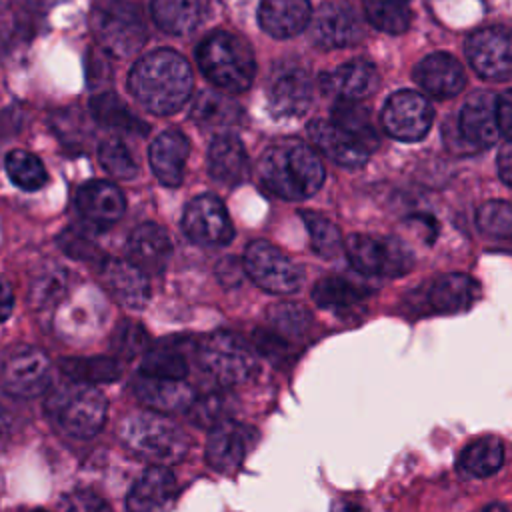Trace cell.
Here are the masks:
<instances>
[{
    "instance_id": "1",
    "label": "cell",
    "mask_w": 512,
    "mask_h": 512,
    "mask_svg": "<svg viewBox=\"0 0 512 512\" xmlns=\"http://www.w3.org/2000/svg\"><path fill=\"white\" fill-rule=\"evenodd\" d=\"M128 88L148 112L172 114L192 92V72L178 52L154 50L134 64Z\"/></svg>"
},
{
    "instance_id": "2",
    "label": "cell",
    "mask_w": 512,
    "mask_h": 512,
    "mask_svg": "<svg viewBox=\"0 0 512 512\" xmlns=\"http://www.w3.org/2000/svg\"><path fill=\"white\" fill-rule=\"evenodd\" d=\"M258 178L268 192L284 200H304L324 184V166L310 146L288 140L266 148L258 162Z\"/></svg>"
},
{
    "instance_id": "3",
    "label": "cell",
    "mask_w": 512,
    "mask_h": 512,
    "mask_svg": "<svg viewBox=\"0 0 512 512\" xmlns=\"http://www.w3.org/2000/svg\"><path fill=\"white\" fill-rule=\"evenodd\" d=\"M124 446L154 464H174L188 450L186 432L160 412H136L120 426Z\"/></svg>"
},
{
    "instance_id": "4",
    "label": "cell",
    "mask_w": 512,
    "mask_h": 512,
    "mask_svg": "<svg viewBox=\"0 0 512 512\" xmlns=\"http://www.w3.org/2000/svg\"><path fill=\"white\" fill-rule=\"evenodd\" d=\"M196 56L204 76L224 92H244L254 80V54L232 32H214L200 44Z\"/></svg>"
},
{
    "instance_id": "5",
    "label": "cell",
    "mask_w": 512,
    "mask_h": 512,
    "mask_svg": "<svg viewBox=\"0 0 512 512\" xmlns=\"http://www.w3.org/2000/svg\"><path fill=\"white\" fill-rule=\"evenodd\" d=\"M48 410L68 436L86 440L102 430L108 402L94 384L72 382L50 396Z\"/></svg>"
},
{
    "instance_id": "6",
    "label": "cell",
    "mask_w": 512,
    "mask_h": 512,
    "mask_svg": "<svg viewBox=\"0 0 512 512\" xmlns=\"http://www.w3.org/2000/svg\"><path fill=\"white\" fill-rule=\"evenodd\" d=\"M202 372L222 388L246 382L256 370L254 350L232 332H214L198 348Z\"/></svg>"
},
{
    "instance_id": "7",
    "label": "cell",
    "mask_w": 512,
    "mask_h": 512,
    "mask_svg": "<svg viewBox=\"0 0 512 512\" xmlns=\"http://www.w3.org/2000/svg\"><path fill=\"white\" fill-rule=\"evenodd\" d=\"M346 256L356 272L364 276L396 278L414 266L412 250L398 238L376 234H352L344 244Z\"/></svg>"
},
{
    "instance_id": "8",
    "label": "cell",
    "mask_w": 512,
    "mask_h": 512,
    "mask_svg": "<svg viewBox=\"0 0 512 512\" xmlns=\"http://www.w3.org/2000/svg\"><path fill=\"white\" fill-rule=\"evenodd\" d=\"M92 30L98 44L116 58H126L138 52L148 36L138 6L126 0H112L96 8Z\"/></svg>"
},
{
    "instance_id": "9",
    "label": "cell",
    "mask_w": 512,
    "mask_h": 512,
    "mask_svg": "<svg viewBox=\"0 0 512 512\" xmlns=\"http://www.w3.org/2000/svg\"><path fill=\"white\" fill-rule=\"evenodd\" d=\"M242 266L254 284L272 294H292L304 280V270L268 240L250 242Z\"/></svg>"
},
{
    "instance_id": "10",
    "label": "cell",
    "mask_w": 512,
    "mask_h": 512,
    "mask_svg": "<svg viewBox=\"0 0 512 512\" xmlns=\"http://www.w3.org/2000/svg\"><path fill=\"white\" fill-rule=\"evenodd\" d=\"M52 382L50 358L34 346L10 348L0 360V388L16 398H34Z\"/></svg>"
},
{
    "instance_id": "11",
    "label": "cell",
    "mask_w": 512,
    "mask_h": 512,
    "mask_svg": "<svg viewBox=\"0 0 512 512\" xmlns=\"http://www.w3.org/2000/svg\"><path fill=\"white\" fill-rule=\"evenodd\" d=\"M182 230L198 246H226L234 238L232 220L222 200L212 194H200L188 202Z\"/></svg>"
},
{
    "instance_id": "12",
    "label": "cell",
    "mask_w": 512,
    "mask_h": 512,
    "mask_svg": "<svg viewBox=\"0 0 512 512\" xmlns=\"http://www.w3.org/2000/svg\"><path fill=\"white\" fill-rule=\"evenodd\" d=\"M268 108L278 118L302 116L312 102V80L298 62L278 64L266 86Z\"/></svg>"
},
{
    "instance_id": "13",
    "label": "cell",
    "mask_w": 512,
    "mask_h": 512,
    "mask_svg": "<svg viewBox=\"0 0 512 512\" xmlns=\"http://www.w3.org/2000/svg\"><path fill=\"white\" fill-rule=\"evenodd\" d=\"M434 112L428 100L412 90L392 94L382 108V126L386 134L402 142H416L426 136Z\"/></svg>"
},
{
    "instance_id": "14",
    "label": "cell",
    "mask_w": 512,
    "mask_h": 512,
    "mask_svg": "<svg viewBox=\"0 0 512 512\" xmlns=\"http://www.w3.org/2000/svg\"><path fill=\"white\" fill-rule=\"evenodd\" d=\"M466 56L482 78L508 80L512 70L508 30L502 26L476 30L466 40Z\"/></svg>"
},
{
    "instance_id": "15",
    "label": "cell",
    "mask_w": 512,
    "mask_h": 512,
    "mask_svg": "<svg viewBox=\"0 0 512 512\" xmlns=\"http://www.w3.org/2000/svg\"><path fill=\"white\" fill-rule=\"evenodd\" d=\"M254 432L248 426L222 420L210 428L206 442V462L220 474L234 472L252 444Z\"/></svg>"
},
{
    "instance_id": "16",
    "label": "cell",
    "mask_w": 512,
    "mask_h": 512,
    "mask_svg": "<svg viewBox=\"0 0 512 512\" xmlns=\"http://www.w3.org/2000/svg\"><path fill=\"white\" fill-rule=\"evenodd\" d=\"M76 208L90 226L108 228L122 218L126 200L116 184L108 180H90L78 188Z\"/></svg>"
},
{
    "instance_id": "17",
    "label": "cell",
    "mask_w": 512,
    "mask_h": 512,
    "mask_svg": "<svg viewBox=\"0 0 512 512\" xmlns=\"http://www.w3.org/2000/svg\"><path fill=\"white\" fill-rule=\"evenodd\" d=\"M102 282L112 298L128 308V310H142L150 300V282L148 276L136 268L130 260L112 258L102 264L100 270Z\"/></svg>"
},
{
    "instance_id": "18",
    "label": "cell",
    "mask_w": 512,
    "mask_h": 512,
    "mask_svg": "<svg viewBox=\"0 0 512 512\" xmlns=\"http://www.w3.org/2000/svg\"><path fill=\"white\" fill-rule=\"evenodd\" d=\"M176 496V478L162 466H148L126 496L128 512H166Z\"/></svg>"
},
{
    "instance_id": "19",
    "label": "cell",
    "mask_w": 512,
    "mask_h": 512,
    "mask_svg": "<svg viewBox=\"0 0 512 512\" xmlns=\"http://www.w3.org/2000/svg\"><path fill=\"white\" fill-rule=\"evenodd\" d=\"M380 84L378 70L366 60H352L320 76V88L324 94L336 100H362L376 92Z\"/></svg>"
},
{
    "instance_id": "20",
    "label": "cell",
    "mask_w": 512,
    "mask_h": 512,
    "mask_svg": "<svg viewBox=\"0 0 512 512\" xmlns=\"http://www.w3.org/2000/svg\"><path fill=\"white\" fill-rule=\"evenodd\" d=\"M362 24L354 10L342 4H324L312 20V40L322 48H346L360 42Z\"/></svg>"
},
{
    "instance_id": "21",
    "label": "cell",
    "mask_w": 512,
    "mask_h": 512,
    "mask_svg": "<svg viewBox=\"0 0 512 512\" xmlns=\"http://www.w3.org/2000/svg\"><path fill=\"white\" fill-rule=\"evenodd\" d=\"M126 248L128 260L144 274L164 272L172 256V242L168 232L154 222H144L136 226L128 238Z\"/></svg>"
},
{
    "instance_id": "22",
    "label": "cell",
    "mask_w": 512,
    "mask_h": 512,
    "mask_svg": "<svg viewBox=\"0 0 512 512\" xmlns=\"http://www.w3.org/2000/svg\"><path fill=\"white\" fill-rule=\"evenodd\" d=\"M460 136L472 148H488L496 142L500 130L496 122V96L488 92L472 94L460 112Z\"/></svg>"
},
{
    "instance_id": "23",
    "label": "cell",
    "mask_w": 512,
    "mask_h": 512,
    "mask_svg": "<svg viewBox=\"0 0 512 512\" xmlns=\"http://www.w3.org/2000/svg\"><path fill=\"white\" fill-rule=\"evenodd\" d=\"M426 304L440 314H454L472 308L480 298V284L462 272L442 274L430 282L426 290Z\"/></svg>"
},
{
    "instance_id": "24",
    "label": "cell",
    "mask_w": 512,
    "mask_h": 512,
    "mask_svg": "<svg viewBox=\"0 0 512 512\" xmlns=\"http://www.w3.org/2000/svg\"><path fill=\"white\" fill-rule=\"evenodd\" d=\"M308 136L326 158L346 168H358L370 156L360 142L338 128L332 120H312L308 124Z\"/></svg>"
},
{
    "instance_id": "25",
    "label": "cell",
    "mask_w": 512,
    "mask_h": 512,
    "mask_svg": "<svg viewBox=\"0 0 512 512\" xmlns=\"http://www.w3.org/2000/svg\"><path fill=\"white\" fill-rule=\"evenodd\" d=\"M136 398L154 412H176L186 410L194 400V390L184 380L154 378L138 374L132 382Z\"/></svg>"
},
{
    "instance_id": "26",
    "label": "cell",
    "mask_w": 512,
    "mask_h": 512,
    "mask_svg": "<svg viewBox=\"0 0 512 512\" xmlns=\"http://www.w3.org/2000/svg\"><path fill=\"white\" fill-rule=\"evenodd\" d=\"M414 78L428 94L436 98L456 96L466 84V76L460 62L446 52H434L426 56L416 66Z\"/></svg>"
},
{
    "instance_id": "27",
    "label": "cell",
    "mask_w": 512,
    "mask_h": 512,
    "mask_svg": "<svg viewBox=\"0 0 512 512\" xmlns=\"http://www.w3.org/2000/svg\"><path fill=\"white\" fill-rule=\"evenodd\" d=\"M208 172L220 184H242L250 174V160L244 144L232 134L216 136L208 148Z\"/></svg>"
},
{
    "instance_id": "28",
    "label": "cell",
    "mask_w": 512,
    "mask_h": 512,
    "mask_svg": "<svg viewBox=\"0 0 512 512\" xmlns=\"http://www.w3.org/2000/svg\"><path fill=\"white\" fill-rule=\"evenodd\" d=\"M190 154V144L184 134L166 130L150 144V166L154 176L164 186H180L184 176V164Z\"/></svg>"
},
{
    "instance_id": "29",
    "label": "cell",
    "mask_w": 512,
    "mask_h": 512,
    "mask_svg": "<svg viewBox=\"0 0 512 512\" xmlns=\"http://www.w3.org/2000/svg\"><path fill=\"white\" fill-rule=\"evenodd\" d=\"M308 0H262L258 20L264 32L274 38H290L302 32L310 22Z\"/></svg>"
},
{
    "instance_id": "30",
    "label": "cell",
    "mask_w": 512,
    "mask_h": 512,
    "mask_svg": "<svg viewBox=\"0 0 512 512\" xmlns=\"http://www.w3.org/2000/svg\"><path fill=\"white\" fill-rule=\"evenodd\" d=\"M204 14V0H152L154 22L168 34L192 32Z\"/></svg>"
},
{
    "instance_id": "31",
    "label": "cell",
    "mask_w": 512,
    "mask_h": 512,
    "mask_svg": "<svg viewBox=\"0 0 512 512\" xmlns=\"http://www.w3.org/2000/svg\"><path fill=\"white\" fill-rule=\"evenodd\" d=\"M504 464V444L496 436L472 440L458 456V468L474 478H486L498 472Z\"/></svg>"
},
{
    "instance_id": "32",
    "label": "cell",
    "mask_w": 512,
    "mask_h": 512,
    "mask_svg": "<svg viewBox=\"0 0 512 512\" xmlns=\"http://www.w3.org/2000/svg\"><path fill=\"white\" fill-rule=\"evenodd\" d=\"M90 112L94 120L110 130L130 132L144 136L148 132V126L134 116V112L114 94V92H102L90 100Z\"/></svg>"
},
{
    "instance_id": "33",
    "label": "cell",
    "mask_w": 512,
    "mask_h": 512,
    "mask_svg": "<svg viewBox=\"0 0 512 512\" xmlns=\"http://www.w3.org/2000/svg\"><path fill=\"white\" fill-rule=\"evenodd\" d=\"M332 122L360 142L368 152L378 148V132L372 126L370 114L364 106L350 100H338L332 108Z\"/></svg>"
},
{
    "instance_id": "34",
    "label": "cell",
    "mask_w": 512,
    "mask_h": 512,
    "mask_svg": "<svg viewBox=\"0 0 512 512\" xmlns=\"http://www.w3.org/2000/svg\"><path fill=\"white\" fill-rule=\"evenodd\" d=\"M368 296V290L356 282H350L340 276H328L316 282L312 290V300L320 308L328 310H348L354 308Z\"/></svg>"
},
{
    "instance_id": "35",
    "label": "cell",
    "mask_w": 512,
    "mask_h": 512,
    "mask_svg": "<svg viewBox=\"0 0 512 512\" xmlns=\"http://www.w3.org/2000/svg\"><path fill=\"white\" fill-rule=\"evenodd\" d=\"M190 116L204 126H230L240 120L242 108L220 92L204 90L200 96H196Z\"/></svg>"
},
{
    "instance_id": "36",
    "label": "cell",
    "mask_w": 512,
    "mask_h": 512,
    "mask_svg": "<svg viewBox=\"0 0 512 512\" xmlns=\"http://www.w3.org/2000/svg\"><path fill=\"white\" fill-rule=\"evenodd\" d=\"M60 370L72 382H84V384L112 382L120 376V364L114 358H106V356L64 358L60 362Z\"/></svg>"
},
{
    "instance_id": "37",
    "label": "cell",
    "mask_w": 512,
    "mask_h": 512,
    "mask_svg": "<svg viewBox=\"0 0 512 512\" xmlns=\"http://www.w3.org/2000/svg\"><path fill=\"white\" fill-rule=\"evenodd\" d=\"M4 164L12 184H16L22 190H28V192L40 190L48 180V172L42 160L28 150H12L6 156Z\"/></svg>"
},
{
    "instance_id": "38",
    "label": "cell",
    "mask_w": 512,
    "mask_h": 512,
    "mask_svg": "<svg viewBox=\"0 0 512 512\" xmlns=\"http://www.w3.org/2000/svg\"><path fill=\"white\" fill-rule=\"evenodd\" d=\"M366 16L374 28L390 34L406 32L410 26L406 0H366Z\"/></svg>"
},
{
    "instance_id": "39",
    "label": "cell",
    "mask_w": 512,
    "mask_h": 512,
    "mask_svg": "<svg viewBox=\"0 0 512 512\" xmlns=\"http://www.w3.org/2000/svg\"><path fill=\"white\" fill-rule=\"evenodd\" d=\"M140 374L154 376V378L184 380L188 374V362L180 352L168 346H158L144 354L140 362Z\"/></svg>"
},
{
    "instance_id": "40",
    "label": "cell",
    "mask_w": 512,
    "mask_h": 512,
    "mask_svg": "<svg viewBox=\"0 0 512 512\" xmlns=\"http://www.w3.org/2000/svg\"><path fill=\"white\" fill-rule=\"evenodd\" d=\"M308 232H310V244L314 252L322 258H332L342 248V234L334 222H330L326 216L316 212H302L300 214Z\"/></svg>"
},
{
    "instance_id": "41",
    "label": "cell",
    "mask_w": 512,
    "mask_h": 512,
    "mask_svg": "<svg viewBox=\"0 0 512 512\" xmlns=\"http://www.w3.org/2000/svg\"><path fill=\"white\" fill-rule=\"evenodd\" d=\"M98 158L102 168L114 176V178H134L138 172V166L130 154V150L126 148V144L120 138H108L100 144L98 148Z\"/></svg>"
},
{
    "instance_id": "42",
    "label": "cell",
    "mask_w": 512,
    "mask_h": 512,
    "mask_svg": "<svg viewBox=\"0 0 512 512\" xmlns=\"http://www.w3.org/2000/svg\"><path fill=\"white\" fill-rule=\"evenodd\" d=\"M268 320L276 334L300 336L310 326V314L306 308L294 302H278L268 310Z\"/></svg>"
},
{
    "instance_id": "43",
    "label": "cell",
    "mask_w": 512,
    "mask_h": 512,
    "mask_svg": "<svg viewBox=\"0 0 512 512\" xmlns=\"http://www.w3.org/2000/svg\"><path fill=\"white\" fill-rule=\"evenodd\" d=\"M478 228L496 238H508L512 234V208L506 200L484 202L478 210Z\"/></svg>"
},
{
    "instance_id": "44",
    "label": "cell",
    "mask_w": 512,
    "mask_h": 512,
    "mask_svg": "<svg viewBox=\"0 0 512 512\" xmlns=\"http://www.w3.org/2000/svg\"><path fill=\"white\" fill-rule=\"evenodd\" d=\"M228 414V398L220 392H210L204 396H194V400L188 406V416L198 426L212 428L214 424L226 420Z\"/></svg>"
},
{
    "instance_id": "45",
    "label": "cell",
    "mask_w": 512,
    "mask_h": 512,
    "mask_svg": "<svg viewBox=\"0 0 512 512\" xmlns=\"http://www.w3.org/2000/svg\"><path fill=\"white\" fill-rule=\"evenodd\" d=\"M146 342H148L146 330L134 320H122L116 326L112 336V348L124 358H132L140 354L148 346Z\"/></svg>"
},
{
    "instance_id": "46",
    "label": "cell",
    "mask_w": 512,
    "mask_h": 512,
    "mask_svg": "<svg viewBox=\"0 0 512 512\" xmlns=\"http://www.w3.org/2000/svg\"><path fill=\"white\" fill-rule=\"evenodd\" d=\"M64 294H66V272L52 270L34 282L30 292V302L36 308H46V306L58 304Z\"/></svg>"
},
{
    "instance_id": "47",
    "label": "cell",
    "mask_w": 512,
    "mask_h": 512,
    "mask_svg": "<svg viewBox=\"0 0 512 512\" xmlns=\"http://www.w3.org/2000/svg\"><path fill=\"white\" fill-rule=\"evenodd\" d=\"M62 512H112L102 496L92 490H74L62 500Z\"/></svg>"
},
{
    "instance_id": "48",
    "label": "cell",
    "mask_w": 512,
    "mask_h": 512,
    "mask_svg": "<svg viewBox=\"0 0 512 512\" xmlns=\"http://www.w3.org/2000/svg\"><path fill=\"white\" fill-rule=\"evenodd\" d=\"M60 244L62 250L72 258L92 260L94 256H98V248L90 242V238H86L78 230H64V234L60 236Z\"/></svg>"
},
{
    "instance_id": "49",
    "label": "cell",
    "mask_w": 512,
    "mask_h": 512,
    "mask_svg": "<svg viewBox=\"0 0 512 512\" xmlns=\"http://www.w3.org/2000/svg\"><path fill=\"white\" fill-rule=\"evenodd\" d=\"M218 278L224 286H238L242 282V274H244V266L238 258L234 256H228L224 260L218 262Z\"/></svg>"
},
{
    "instance_id": "50",
    "label": "cell",
    "mask_w": 512,
    "mask_h": 512,
    "mask_svg": "<svg viewBox=\"0 0 512 512\" xmlns=\"http://www.w3.org/2000/svg\"><path fill=\"white\" fill-rule=\"evenodd\" d=\"M496 122H498V130L508 138L512 128V98L508 92L496 98Z\"/></svg>"
},
{
    "instance_id": "51",
    "label": "cell",
    "mask_w": 512,
    "mask_h": 512,
    "mask_svg": "<svg viewBox=\"0 0 512 512\" xmlns=\"http://www.w3.org/2000/svg\"><path fill=\"white\" fill-rule=\"evenodd\" d=\"M498 174L506 186L512 184V148L506 140L498 152Z\"/></svg>"
},
{
    "instance_id": "52",
    "label": "cell",
    "mask_w": 512,
    "mask_h": 512,
    "mask_svg": "<svg viewBox=\"0 0 512 512\" xmlns=\"http://www.w3.org/2000/svg\"><path fill=\"white\" fill-rule=\"evenodd\" d=\"M12 306H14L12 288L4 278H0V322H4L12 314Z\"/></svg>"
},
{
    "instance_id": "53",
    "label": "cell",
    "mask_w": 512,
    "mask_h": 512,
    "mask_svg": "<svg viewBox=\"0 0 512 512\" xmlns=\"http://www.w3.org/2000/svg\"><path fill=\"white\" fill-rule=\"evenodd\" d=\"M484 512H508V508H506L504 504H500V502H494V504H490Z\"/></svg>"
},
{
    "instance_id": "54",
    "label": "cell",
    "mask_w": 512,
    "mask_h": 512,
    "mask_svg": "<svg viewBox=\"0 0 512 512\" xmlns=\"http://www.w3.org/2000/svg\"><path fill=\"white\" fill-rule=\"evenodd\" d=\"M30 2H34V4H38V6H52V4H56V2H60V0H30Z\"/></svg>"
},
{
    "instance_id": "55",
    "label": "cell",
    "mask_w": 512,
    "mask_h": 512,
    "mask_svg": "<svg viewBox=\"0 0 512 512\" xmlns=\"http://www.w3.org/2000/svg\"><path fill=\"white\" fill-rule=\"evenodd\" d=\"M28 512H46V510H42V508H34V510H28Z\"/></svg>"
},
{
    "instance_id": "56",
    "label": "cell",
    "mask_w": 512,
    "mask_h": 512,
    "mask_svg": "<svg viewBox=\"0 0 512 512\" xmlns=\"http://www.w3.org/2000/svg\"><path fill=\"white\" fill-rule=\"evenodd\" d=\"M0 446H2V426H0Z\"/></svg>"
},
{
    "instance_id": "57",
    "label": "cell",
    "mask_w": 512,
    "mask_h": 512,
    "mask_svg": "<svg viewBox=\"0 0 512 512\" xmlns=\"http://www.w3.org/2000/svg\"><path fill=\"white\" fill-rule=\"evenodd\" d=\"M406 2H408V0H406Z\"/></svg>"
}]
</instances>
